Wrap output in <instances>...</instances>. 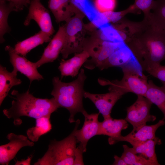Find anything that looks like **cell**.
Returning a JSON list of instances; mask_svg holds the SVG:
<instances>
[{
    "label": "cell",
    "instance_id": "6da1fadb",
    "mask_svg": "<svg viewBox=\"0 0 165 165\" xmlns=\"http://www.w3.org/2000/svg\"><path fill=\"white\" fill-rule=\"evenodd\" d=\"M144 18L143 28L125 44L142 70L146 71L165 60V30Z\"/></svg>",
    "mask_w": 165,
    "mask_h": 165
},
{
    "label": "cell",
    "instance_id": "7a4b0ae2",
    "mask_svg": "<svg viewBox=\"0 0 165 165\" xmlns=\"http://www.w3.org/2000/svg\"><path fill=\"white\" fill-rule=\"evenodd\" d=\"M11 94L14 96L11 106L3 110L4 115L8 119H13L15 125L21 124L20 117L26 116L36 119L45 116H50L59 107L53 97L50 99L41 98L34 97L28 89L20 93L13 90Z\"/></svg>",
    "mask_w": 165,
    "mask_h": 165
},
{
    "label": "cell",
    "instance_id": "3957f363",
    "mask_svg": "<svg viewBox=\"0 0 165 165\" xmlns=\"http://www.w3.org/2000/svg\"><path fill=\"white\" fill-rule=\"evenodd\" d=\"M86 78L84 69L82 68L77 78L71 82H62L57 76L53 79V88L51 94L60 108H65L69 111L70 123L75 122V115L85 110L82 99L85 91L83 86Z\"/></svg>",
    "mask_w": 165,
    "mask_h": 165
},
{
    "label": "cell",
    "instance_id": "277c9868",
    "mask_svg": "<svg viewBox=\"0 0 165 165\" xmlns=\"http://www.w3.org/2000/svg\"><path fill=\"white\" fill-rule=\"evenodd\" d=\"M122 69L123 76L121 80L109 81L99 78L98 82L101 85H109V91L118 90L124 94L131 92L145 97L148 88V78L143 73L138 62H135Z\"/></svg>",
    "mask_w": 165,
    "mask_h": 165
},
{
    "label": "cell",
    "instance_id": "5b68a950",
    "mask_svg": "<svg viewBox=\"0 0 165 165\" xmlns=\"http://www.w3.org/2000/svg\"><path fill=\"white\" fill-rule=\"evenodd\" d=\"M77 143L74 130L61 140L51 141L46 152L34 165H73Z\"/></svg>",
    "mask_w": 165,
    "mask_h": 165
},
{
    "label": "cell",
    "instance_id": "8992f818",
    "mask_svg": "<svg viewBox=\"0 0 165 165\" xmlns=\"http://www.w3.org/2000/svg\"><path fill=\"white\" fill-rule=\"evenodd\" d=\"M85 16L80 11L65 21L64 25L65 41L61 53L64 59L67 58L71 54L83 51V45L87 32L83 22Z\"/></svg>",
    "mask_w": 165,
    "mask_h": 165
},
{
    "label": "cell",
    "instance_id": "52a82bcc",
    "mask_svg": "<svg viewBox=\"0 0 165 165\" xmlns=\"http://www.w3.org/2000/svg\"><path fill=\"white\" fill-rule=\"evenodd\" d=\"M92 32L90 38H86L83 47V51L87 52L91 57L83 65L90 70L98 68L123 43L102 40Z\"/></svg>",
    "mask_w": 165,
    "mask_h": 165
},
{
    "label": "cell",
    "instance_id": "ba28073f",
    "mask_svg": "<svg viewBox=\"0 0 165 165\" xmlns=\"http://www.w3.org/2000/svg\"><path fill=\"white\" fill-rule=\"evenodd\" d=\"M165 124V120L163 119L154 125L145 124L133 128L131 132L125 136L109 137L108 142L110 145H112L119 141H127L133 147H135L149 140L156 138L155 133L157 130Z\"/></svg>",
    "mask_w": 165,
    "mask_h": 165
},
{
    "label": "cell",
    "instance_id": "9c48e42d",
    "mask_svg": "<svg viewBox=\"0 0 165 165\" xmlns=\"http://www.w3.org/2000/svg\"><path fill=\"white\" fill-rule=\"evenodd\" d=\"M152 104L144 96L138 95L135 102L127 108L125 120L132 125L133 128L145 125L148 122L154 121L156 117L150 113Z\"/></svg>",
    "mask_w": 165,
    "mask_h": 165
},
{
    "label": "cell",
    "instance_id": "30bf717a",
    "mask_svg": "<svg viewBox=\"0 0 165 165\" xmlns=\"http://www.w3.org/2000/svg\"><path fill=\"white\" fill-rule=\"evenodd\" d=\"M29 5L24 25L29 26L31 20H33L37 24L41 31L51 36L55 30L48 10L42 4L41 0H31Z\"/></svg>",
    "mask_w": 165,
    "mask_h": 165
},
{
    "label": "cell",
    "instance_id": "8fae6325",
    "mask_svg": "<svg viewBox=\"0 0 165 165\" xmlns=\"http://www.w3.org/2000/svg\"><path fill=\"white\" fill-rule=\"evenodd\" d=\"M84 117V121L82 128L78 130L80 123L79 119L76 121L75 127L73 130L74 135L78 143L83 148L84 152L86 150L88 141L94 136L98 135L100 122L98 117L100 113L89 114L85 111L82 112Z\"/></svg>",
    "mask_w": 165,
    "mask_h": 165
},
{
    "label": "cell",
    "instance_id": "7c38bea8",
    "mask_svg": "<svg viewBox=\"0 0 165 165\" xmlns=\"http://www.w3.org/2000/svg\"><path fill=\"white\" fill-rule=\"evenodd\" d=\"M6 138L9 142L0 146V165H8L22 148L32 147L34 145V142L29 140L27 136L23 135L12 133L9 134Z\"/></svg>",
    "mask_w": 165,
    "mask_h": 165
},
{
    "label": "cell",
    "instance_id": "4fadbf2b",
    "mask_svg": "<svg viewBox=\"0 0 165 165\" xmlns=\"http://www.w3.org/2000/svg\"><path fill=\"white\" fill-rule=\"evenodd\" d=\"M5 50L8 52L13 70L26 76L29 80L30 84L34 80L39 81L43 79L38 72L35 62H31L25 57L17 54L14 48L9 45L6 46Z\"/></svg>",
    "mask_w": 165,
    "mask_h": 165
},
{
    "label": "cell",
    "instance_id": "5bb4252c",
    "mask_svg": "<svg viewBox=\"0 0 165 165\" xmlns=\"http://www.w3.org/2000/svg\"><path fill=\"white\" fill-rule=\"evenodd\" d=\"M124 95L118 90H112L104 94H92L84 91V97L90 100L94 104L104 119L111 117L112 108L117 101Z\"/></svg>",
    "mask_w": 165,
    "mask_h": 165
},
{
    "label": "cell",
    "instance_id": "9a60e30c",
    "mask_svg": "<svg viewBox=\"0 0 165 165\" xmlns=\"http://www.w3.org/2000/svg\"><path fill=\"white\" fill-rule=\"evenodd\" d=\"M65 41L64 25L60 26L58 31L45 49L40 59L35 63L37 68L56 60L63 48Z\"/></svg>",
    "mask_w": 165,
    "mask_h": 165
},
{
    "label": "cell",
    "instance_id": "2e32d148",
    "mask_svg": "<svg viewBox=\"0 0 165 165\" xmlns=\"http://www.w3.org/2000/svg\"><path fill=\"white\" fill-rule=\"evenodd\" d=\"M136 61L130 50L123 42L98 68L101 70L113 67L122 68Z\"/></svg>",
    "mask_w": 165,
    "mask_h": 165
},
{
    "label": "cell",
    "instance_id": "e0dca14e",
    "mask_svg": "<svg viewBox=\"0 0 165 165\" xmlns=\"http://www.w3.org/2000/svg\"><path fill=\"white\" fill-rule=\"evenodd\" d=\"M48 6L57 23L66 21L80 11L71 0H49Z\"/></svg>",
    "mask_w": 165,
    "mask_h": 165
},
{
    "label": "cell",
    "instance_id": "ac0fdd59",
    "mask_svg": "<svg viewBox=\"0 0 165 165\" xmlns=\"http://www.w3.org/2000/svg\"><path fill=\"white\" fill-rule=\"evenodd\" d=\"M90 57L88 53L83 51L75 53L73 57L68 60H62L58 67L61 78L64 76H69L73 77L76 76L79 74L80 68Z\"/></svg>",
    "mask_w": 165,
    "mask_h": 165
},
{
    "label": "cell",
    "instance_id": "d6986e66",
    "mask_svg": "<svg viewBox=\"0 0 165 165\" xmlns=\"http://www.w3.org/2000/svg\"><path fill=\"white\" fill-rule=\"evenodd\" d=\"M50 36L42 31L15 45L14 50L17 54L25 57L31 50L45 42H50Z\"/></svg>",
    "mask_w": 165,
    "mask_h": 165
},
{
    "label": "cell",
    "instance_id": "ffe728a7",
    "mask_svg": "<svg viewBox=\"0 0 165 165\" xmlns=\"http://www.w3.org/2000/svg\"><path fill=\"white\" fill-rule=\"evenodd\" d=\"M128 126L127 122L125 119H114L111 116L100 122L98 135L117 137L121 135L122 131L126 129Z\"/></svg>",
    "mask_w": 165,
    "mask_h": 165
},
{
    "label": "cell",
    "instance_id": "44dd1931",
    "mask_svg": "<svg viewBox=\"0 0 165 165\" xmlns=\"http://www.w3.org/2000/svg\"><path fill=\"white\" fill-rule=\"evenodd\" d=\"M17 72L14 70L9 72L6 68L0 66V105L13 86L20 84L21 80L17 78Z\"/></svg>",
    "mask_w": 165,
    "mask_h": 165
},
{
    "label": "cell",
    "instance_id": "7402d4cb",
    "mask_svg": "<svg viewBox=\"0 0 165 165\" xmlns=\"http://www.w3.org/2000/svg\"><path fill=\"white\" fill-rule=\"evenodd\" d=\"M161 144V140L157 137L132 148L134 153L149 161L152 165H159L160 164L157 160L155 147Z\"/></svg>",
    "mask_w": 165,
    "mask_h": 165
},
{
    "label": "cell",
    "instance_id": "603a6c76",
    "mask_svg": "<svg viewBox=\"0 0 165 165\" xmlns=\"http://www.w3.org/2000/svg\"><path fill=\"white\" fill-rule=\"evenodd\" d=\"M145 97L160 109L163 114V119L165 120V86H158L152 80H149Z\"/></svg>",
    "mask_w": 165,
    "mask_h": 165
},
{
    "label": "cell",
    "instance_id": "cb8c5ba5",
    "mask_svg": "<svg viewBox=\"0 0 165 165\" xmlns=\"http://www.w3.org/2000/svg\"><path fill=\"white\" fill-rule=\"evenodd\" d=\"M50 118V116H45L36 119L35 126L28 129L26 132L30 140L37 142L41 136L50 131L52 128Z\"/></svg>",
    "mask_w": 165,
    "mask_h": 165
},
{
    "label": "cell",
    "instance_id": "d4e9b609",
    "mask_svg": "<svg viewBox=\"0 0 165 165\" xmlns=\"http://www.w3.org/2000/svg\"><path fill=\"white\" fill-rule=\"evenodd\" d=\"M0 0V42H4L5 40V34L9 33L11 28L8 23V19L10 13L12 11L18 12L13 4L10 2H7Z\"/></svg>",
    "mask_w": 165,
    "mask_h": 165
},
{
    "label": "cell",
    "instance_id": "484cf974",
    "mask_svg": "<svg viewBox=\"0 0 165 165\" xmlns=\"http://www.w3.org/2000/svg\"><path fill=\"white\" fill-rule=\"evenodd\" d=\"M149 16L147 17L152 24L165 30V0H156Z\"/></svg>",
    "mask_w": 165,
    "mask_h": 165
},
{
    "label": "cell",
    "instance_id": "4316f807",
    "mask_svg": "<svg viewBox=\"0 0 165 165\" xmlns=\"http://www.w3.org/2000/svg\"><path fill=\"white\" fill-rule=\"evenodd\" d=\"M129 13H136L132 5L126 9L120 11H113L100 13L98 17V20L102 25L108 23H114L120 20Z\"/></svg>",
    "mask_w": 165,
    "mask_h": 165
},
{
    "label": "cell",
    "instance_id": "83f0119b",
    "mask_svg": "<svg viewBox=\"0 0 165 165\" xmlns=\"http://www.w3.org/2000/svg\"><path fill=\"white\" fill-rule=\"evenodd\" d=\"M73 4L86 16L90 22L93 21L99 13L95 8L92 0H71Z\"/></svg>",
    "mask_w": 165,
    "mask_h": 165
},
{
    "label": "cell",
    "instance_id": "f1b7e54d",
    "mask_svg": "<svg viewBox=\"0 0 165 165\" xmlns=\"http://www.w3.org/2000/svg\"><path fill=\"white\" fill-rule=\"evenodd\" d=\"M123 152L121 157L127 165H152L150 162L133 152L132 148L123 145Z\"/></svg>",
    "mask_w": 165,
    "mask_h": 165
},
{
    "label": "cell",
    "instance_id": "f546056e",
    "mask_svg": "<svg viewBox=\"0 0 165 165\" xmlns=\"http://www.w3.org/2000/svg\"><path fill=\"white\" fill-rule=\"evenodd\" d=\"M154 0H134L132 5L134 9L137 13L139 11H142L144 14V17H148L153 6Z\"/></svg>",
    "mask_w": 165,
    "mask_h": 165
},
{
    "label": "cell",
    "instance_id": "4dcf8cb0",
    "mask_svg": "<svg viewBox=\"0 0 165 165\" xmlns=\"http://www.w3.org/2000/svg\"><path fill=\"white\" fill-rule=\"evenodd\" d=\"M93 2L100 13L113 11L116 5V0H93Z\"/></svg>",
    "mask_w": 165,
    "mask_h": 165
},
{
    "label": "cell",
    "instance_id": "1f68e13d",
    "mask_svg": "<svg viewBox=\"0 0 165 165\" xmlns=\"http://www.w3.org/2000/svg\"><path fill=\"white\" fill-rule=\"evenodd\" d=\"M146 72L160 80L165 86V65L160 64L154 66Z\"/></svg>",
    "mask_w": 165,
    "mask_h": 165
},
{
    "label": "cell",
    "instance_id": "d6a6232c",
    "mask_svg": "<svg viewBox=\"0 0 165 165\" xmlns=\"http://www.w3.org/2000/svg\"><path fill=\"white\" fill-rule=\"evenodd\" d=\"M4 0L13 3L18 12L21 11L24 7H26L30 4V0Z\"/></svg>",
    "mask_w": 165,
    "mask_h": 165
},
{
    "label": "cell",
    "instance_id": "836d02e7",
    "mask_svg": "<svg viewBox=\"0 0 165 165\" xmlns=\"http://www.w3.org/2000/svg\"><path fill=\"white\" fill-rule=\"evenodd\" d=\"M83 152L82 148L79 145L76 148L73 165L84 164L82 158V154Z\"/></svg>",
    "mask_w": 165,
    "mask_h": 165
},
{
    "label": "cell",
    "instance_id": "e575fe53",
    "mask_svg": "<svg viewBox=\"0 0 165 165\" xmlns=\"http://www.w3.org/2000/svg\"><path fill=\"white\" fill-rule=\"evenodd\" d=\"M32 156H29L25 160H22L21 161L17 160L15 163V165H30L32 158Z\"/></svg>",
    "mask_w": 165,
    "mask_h": 165
},
{
    "label": "cell",
    "instance_id": "d590c367",
    "mask_svg": "<svg viewBox=\"0 0 165 165\" xmlns=\"http://www.w3.org/2000/svg\"><path fill=\"white\" fill-rule=\"evenodd\" d=\"M114 161L112 164L114 165H127L123 159L117 155L114 156Z\"/></svg>",
    "mask_w": 165,
    "mask_h": 165
},
{
    "label": "cell",
    "instance_id": "8d00e7d4",
    "mask_svg": "<svg viewBox=\"0 0 165 165\" xmlns=\"http://www.w3.org/2000/svg\"><path fill=\"white\" fill-rule=\"evenodd\" d=\"M93 0H92V1H93Z\"/></svg>",
    "mask_w": 165,
    "mask_h": 165
}]
</instances>
